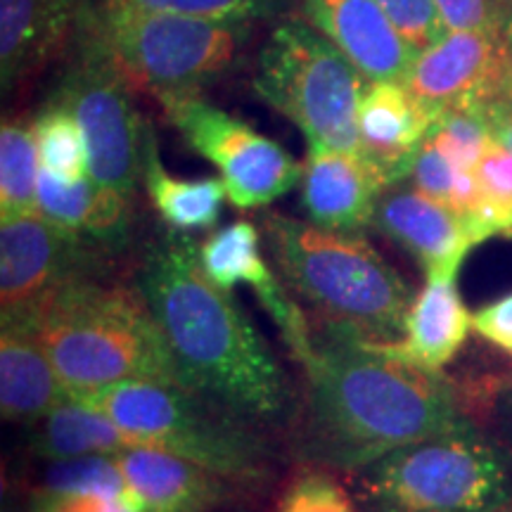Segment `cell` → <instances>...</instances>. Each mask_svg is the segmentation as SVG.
<instances>
[{
	"label": "cell",
	"mask_w": 512,
	"mask_h": 512,
	"mask_svg": "<svg viewBox=\"0 0 512 512\" xmlns=\"http://www.w3.org/2000/svg\"><path fill=\"white\" fill-rule=\"evenodd\" d=\"M200 261L211 283L230 292L235 285L245 283L275 320L285 344L297 361L309 354L313 330L302 306L294 304L283 280L268 266L261 249L259 228L252 221H233L200 242Z\"/></svg>",
	"instance_id": "cell-13"
},
{
	"label": "cell",
	"mask_w": 512,
	"mask_h": 512,
	"mask_svg": "<svg viewBox=\"0 0 512 512\" xmlns=\"http://www.w3.org/2000/svg\"><path fill=\"white\" fill-rule=\"evenodd\" d=\"M415 53L432 48L448 31L432 0H375Z\"/></svg>",
	"instance_id": "cell-30"
},
{
	"label": "cell",
	"mask_w": 512,
	"mask_h": 512,
	"mask_svg": "<svg viewBox=\"0 0 512 512\" xmlns=\"http://www.w3.org/2000/svg\"><path fill=\"white\" fill-rule=\"evenodd\" d=\"M292 0H93L98 8H131L169 15L221 19V22H259L283 15Z\"/></svg>",
	"instance_id": "cell-28"
},
{
	"label": "cell",
	"mask_w": 512,
	"mask_h": 512,
	"mask_svg": "<svg viewBox=\"0 0 512 512\" xmlns=\"http://www.w3.org/2000/svg\"><path fill=\"white\" fill-rule=\"evenodd\" d=\"M192 152L221 171L235 209H264L302 183V164L283 145L202 98L162 107Z\"/></svg>",
	"instance_id": "cell-10"
},
{
	"label": "cell",
	"mask_w": 512,
	"mask_h": 512,
	"mask_svg": "<svg viewBox=\"0 0 512 512\" xmlns=\"http://www.w3.org/2000/svg\"><path fill=\"white\" fill-rule=\"evenodd\" d=\"M472 330V313L458 292V278H427L406 318V335L396 344L373 347L382 354L441 373Z\"/></svg>",
	"instance_id": "cell-21"
},
{
	"label": "cell",
	"mask_w": 512,
	"mask_h": 512,
	"mask_svg": "<svg viewBox=\"0 0 512 512\" xmlns=\"http://www.w3.org/2000/svg\"><path fill=\"white\" fill-rule=\"evenodd\" d=\"M105 249L64 233L38 211L0 219V316L29 323L62 287L102 278Z\"/></svg>",
	"instance_id": "cell-11"
},
{
	"label": "cell",
	"mask_w": 512,
	"mask_h": 512,
	"mask_svg": "<svg viewBox=\"0 0 512 512\" xmlns=\"http://www.w3.org/2000/svg\"><path fill=\"white\" fill-rule=\"evenodd\" d=\"M31 446L38 456L55 463L83 456H119L136 444L105 413L67 394L31 425Z\"/></svg>",
	"instance_id": "cell-23"
},
{
	"label": "cell",
	"mask_w": 512,
	"mask_h": 512,
	"mask_svg": "<svg viewBox=\"0 0 512 512\" xmlns=\"http://www.w3.org/2000/svg\"><path fill=\"white\" fill-rule=\"evenodd\" d=\"M427 140L460 171H475L494 138L477 110H444Z\"/></svg>",
	"instance_id": "cell-29"
},
{
	"label": "cell",
	"mask_w": 512,
	"mask_h": 512,
	"mask_svg": "<svg viewBox=\"0 0 512 512\" xmlns=\"http://www.w3.org/2000/svg\"><path fill=\"white\" fill-rule=\"evenodd\" d=\"M439 114L422 105L406 83L370 81L358 112L361 157L394 188L411 174L413 159L437 124Z\"/></svg>",
	"instance_id": "cell-18"
},
{
	"label": "cell",
	"mask_w": 512,
	"mask_h": 512,
	"mask_svg": "<svg viewBox=\"0 0 512 512\" xmlns=\"http://www.w3.org/2000/svg\"><path fill=\"white\" fill-rule=\"evenodd\" d=\"M472 330L512 356V294L472 313Z\"/></svg>",
	"instance_id": "cell-34"
},
{
	"label": "cell",
	"mask_w": 512,
	"mask_h": 512,
	"mask_svg": "<svg viewBox=\"0 0 512 512\" xmlns=\"http://www.w3.org/2000/svg\"><path fill=\"white\" fill-rule=\"evenodd\" d=\"M302 207L311 223L342 233L373 226L384 188L361 155L339 152L323 143H306L302 162Z\"/></svg>",
	"instance_id": "cell-17"
},
{
	"label": "cell",
	"mask_w": 512,
	"mask_h": 512,
	"mask_svg": "<svg viewBox=\"0 0 512 512\" xmlns=\"http://www.w3.org/2000/svg\"><path fill=\"white\" fill-rule=\"evenodd\" d=\"M489 413L503 446L512 453V375L498 380L489 392Z\"/></svg>",
	"instance_id": "cell-36"
},
{
	"label": "cell",
	"mask_w": 512,
	"mask_h": 512,
	"mask_svg": "<svg viewBox=\"0 0 512 512\" xmlns=\"http://www.w3.org/2000/svg\"><path fill=\"white\" fill-rule=\"evenodd\" d=\"M143 185L164 226L185 235L214 228L221 219L223 202L228 200L221 178L190 181V178L171 176L159 159L155 131L147 136Z\"/></svg>",
	"instance_id": "cell-24"
},
{
	"label": "cell",
	"mask_w": 512,
	"mask_h": 512,
	"mask_svg": "<svg viewBox=\"0 0 512 512\" xmlns=\"http://www.w3.org/2000/svg\"><path fill=\"white\" fill-rule=\"evenodd\" d=\"M373 226L406 249L427 278H458L460 266L482 242L451 207L415 188L384 190Z\"/></svg>",
	"instance_id": "cell-14"
},
{
	"label": "cell",
	"mask_w": 512,
	"mask_h": 512,
	"mask_svg": "<svg viewBox=\"0 0 512 512\" xmlns=\"http://www.w3.org/2000/svg\"><path fill=\"white\" fill-rule=\"evenodd\" d=\"M261 230L280 280L323 332L368 347L401 342L415 294L363 233L320 228L278 211H266Z\"/></svg>",
	"instance_id": "cell-3"
},
{
	"label": "cell",
	"mask_w": 512,
	"mask_h": 512,
	"mask_svg": "<svg viewBox=\"0 0 512 512\" xmlns=\"http://www.w3.org/2000/svg\"><path fill=\"white\" fill-rule=\"evenodd\" d=\"M278 512H356L351 505L347 491L335 479L318 475L299 477L290 489L285 491Z\"/></svg>",
	"instance_id": "cell-31"
},
{
	"label": "cell",
	"mask_w": 512,
	"mask_h": 512,
	"mask_svg": "<svg viewBox=\"0 0 512 512\" xmlns=\"http://www.w3.org/2000/svg\"><path fill=\"white\" fill-rule=\"evenodd\" d=\"M406 88L432 112L482 110L512 91L503 31H448L415 57Z\"/></svg>",
	"instance_id": "cell-12"
},
{
	"label": "cell",
	"mask_w": 512,
	"mask_h": 512,
	"mask_svg": "<svg viewBox=\"0 0 512 512\" xmlns=\"http://www.w3.org/2000/svg\"><path fill=\"white\" fill-rule=\"evenodd\" d=\"M41 169L64 181H79L88 176L86 143L79 121L62 102L50 98L34 117Z\"/></svg>",
	"instance_id": "cell-26"
},
{
	"label": "cell",
	"mask_w": 512,
	"mask_h": 512,
	"mask_svg": "<svg viewBox=\"0 0 512 512\" xmlns=\"http://www.w3.org/2000/svg\"><path fill=\"white\" fill-rule=\"evenodd\" d=\"M498 512H512V503L508 505V508H503V510H498Z\"/></svg>",
	"instance_id": "cell-39"
},
{
	"label": "cell",
	"mask_w": 512,
	"mask_h": 512,
	"mask_svg": "<svg viewBox=\"0 0 512 512\" xmlns=\"http://www.w3.org/2000/svg\"><path fill=\"white\" fill-rule=\"evenodd\" d=\"M446 31H503L510 3L503 0H432Z\"/></svg>",
	"instance_id": "cell-33"
},
{
	"label": "cell",
	"mask_w": 512,
	"mask_h": 512,
	"mask_svg": "<svg viewBox=\"0 0 512 512\" xmlns=\"http://www.w3.org/2000/svg\"><path fill=\"white\" fill-rule=\"evenodd\" d=\"M67 55V72L62 74L53 98L79 121L86 143L88 178L100 188L117 190L128 200H136L152 126L133 105L131 83L102 38L91 5Z\"/></svg>",
	"instance_id": "cell-9"
},
{
	"label": "cell",
	"mask_w": 512,
	"mask_h": 512,
	"mask_svg": "<svg viewBox=\"0 0 512 512\" xmlns=\"http://www.w3.org/2000/svg\"><path fill=\"white\" fill-rule=\"evenodd\" d=\"M361 486L373 512H498L512 503L508 460L472 420L377 460Z\"/></svg>",
	"instance_id": "cell-5"
},
{
	"label": "cell",
	"mask_w": 512,
	"mask_h": 512,
	"mask_svg": "<svg viewBox=\"0 0 512 512\" xmlns=\"http://www.w3.org/2000/svg\"><path fill=\"white\" fill-rule=\"evenodd\" d=\"M458 176L460 169L448 162L430 140H425L413 159L411 174H408L406 181H411V188L422 192V195L451 207L453 197H456Z\"/></svg>",
	"instance_id": "cell-32"
},
{
	"label": "cell",
	"mask_w": 512,
	"mask_h": 512,
	"mask_svg": "<svg viewBox=\"0 0 512 512\" xmlns=\"http://www.w3.org/2000/svg\"><path fill=\"white\" fill-rule=\"evenodd\" d=\"M503 38H505V48H508L510 67H512V3H510L508 15H505V22H503Z\"/></svg>",
	"instance_id": "cell-38"
},
{
	"label": "cell",
	"mask_w": 512,
	"mask_h": 512,
	"mask_svg": "<svg viewBox=\"0 0 512 512\" xmlns=\"http://www.w3.org/2000/svg\"><path fill=\"white\" fill-rule=\"evenodd\" d=\"M29 325L69 394L138 380L181 384L162 328L138 287L76 280L50 297Z\"/></svg>",
	"instance_id": "cell-4"
},
{
	"label": "cell",
	"mask_w": 512,
	"mask_h": 512,
	"mask_svg": "<svg viewBox=\"0 0 512 512\" xmlns=\"http://www.w3.org/2000/svg\"><path fill=\"white\" fill-rule=\"evenodd\" d=\"M64 494H98L131 501L126 479L114 456H83L50 463L43 472L41 496Z\"/></svg>",
	"instance_id": "cell-27"
},
{
	"label": "cell",
	"mask_w": 512,
	"mask_h": 512,
	"mask_svg": "<svg viewBox=\"0 0 512 512\" xmlns=\"http://www.w3.org/2000/svg\"><path fill=\"white\" fill-rule=\"evenodd\" d=\"M34 325L3 323L0 332V411L8 422L36 425L67 396Z\"/></svg>",
	"instance_id": "cell-22"
},
{
	"label": "cell",
	"mask_w": 512,
	"mask_h": 512,
	"mask_svg": "<svg viewBox=\"0 0 512 512\" xmlns=\"http://www.w3.org/2000/svg\"><path fill=\"white\" fill-rule=\"evenodd\" d=\"M38 157L34 119L5 117L0 126V219L38 211Z\"/></svg>",
	"instance_id": "cell-25"
},
{
	"label": "cell",
	"mask_w": 512,
	"mask_h": 512,
	"mask_svg": "<svg viewBox=\"0 0 512 512\" xmlns=\"http://www.w3.org/2000/svg\"><path fill=\"white\" fill-rule=\"evenodd\" d=\"M133 200L117 190L100 188L91 178L64 181L41 169L38 214L64 233L112 252L126 245L131 233Z\"/></svg>",
	"instance_id": "cell-20"
},
{
	"label": "cell",
	"mask_w": 512,
	"mask_h": 512,
	"mask_svg": "<svg viewBox=\"0 0 512 512\" xmlns=\"http://www.w3.org/2000/svg\"><path fill=\"white\" fill-rule=\"evenodd\" d=\"M138 290L174 356L181 387L242 422H278L287 377L230 292L211 283L200 242L166 230L147 247Z\"/></svg>",
	"instance_id": "cell-1"
},
{
	"label": "cell",
	"mask_w": 512,
	"mask_h": 512,
	"mask_svg": "<svg viewBox=\"0 0 512 512\" xmlns=\"http://www.w3.org/2000/svg\"><path fill=\"white\" fill-rule=\"evenodd\" d=\"M114 458L140 512H204L228 494V479L159 448L133 446Z\"/></svg>",
	"instance_id": "cell-19"
},
{
	"label": "cell",
	"mask_w": 512,
	"mask_h": 512,
	"mask_svg": "<svg viewBox=\"0 0 512 512\" xmlns=\"http://www.w3.org/2000/svg\"><path fill=\"white\" fill-rule=\"evenodd\" d=\"M105 413L136 446H150L233 482L266 475L264 444L247 422L230 418L181 384L138 380L72 394Z\"/></svg>",
	"instance_id": "cell-6"
},
{
	"label": "cell",
	"mask_w": 512,
	"mask_h": 512,
	"mask_svg": "<svg viewBox=\"0 0 512 512\" xmlns=\"http://www.w3.org/2000/svg\"><path fill=\"white\" fill-rule=\"evenodd\" d=\"M304 22L323 34L368 81H406L418 53L375 0H297Z\"/></svg>",
	"instance_id": "cell-16"
},
{
	"label": "cell",
	"mask_w": 512,
	"mask_h": 512,
	"mask_svg": "<svg viewBox=\"0 0 512 512\" xmlns=\"http://www.w3.org/2000/svg\"><path fill=\"white\" fill-rule=\"evenodd\" d=\"M93 17L133 91L159 102L200 98L204 88L233 67L252 36L249 22H221L147 12L98 8Z\"/></svg>",
	"instance_id": "cell-7"
},
{
	"label": "cell",
	"mask_w": 512,
	"mask_h": 512,
	"mask_svg": "<svg viewBox=\"0 0 512 512\" xmlns=\"http://www.w3.org/2000/svg\"><path fill=\"white\" fill-rule=\"evenodd\" d=\"M309 382L306 453L339 470H366L389 453L470 418L441 373L323 332L302 361Z\"/></svg>",
	"instance_id": "cell-2"
},
{
	"label": "cell",
	"mask_w": 512,
	"mask_h": 512,
	"mask_svg": "<svg viewBox=\"0 0 512 512\" xmlns=\"http://www.w3.org/2000/svg\"><path fill=\"white\" fill-rule=\"evenodd\" d=\"M34 512H140L133 501H117L98 494L38 496Z\"/></svg>",
	"instance_id": "cell-35"
},
{
	"label": "cell",
	"mask_w": 512,
	"mask_h": 512,
	"mask_svg": "<svg viewBox=\"0 0 512 512\" xmlns=\"http://www.w3.org/2000/svg\"><path fill=\"white\" fill-rule=\"evenodd\" d=\"M477 112L482 114L486 126H489L491 138L512 152V91L496 98L494 102H489V105H484Z\"/></svg>",
	"instance_id": "cell-37"
},
{
	"label": "cell",
	"mask_w": 512,
	"mask_h": 512,
	"mask_svg": "<svg viewBox=\"0 0 512 512\" xmlns=\"http://www.w3.org/2000/svg\"><path fill=\"white\" fill-rule=\"evenodd\" d=\"M91 0H0V79L15 95L72 48Z\"/></svg>",
	"instance_id": "cell-15"
},
{
	"label": "cell",
	"mask_w": 512,
	"mask_h": 512,
	"mask_svg": "<svg viewBox=\"0 0 512 512\" xmlns=\"http://www.w3.org/2000/svg\"><path fill=\"white\" fill-rule=\"evenodd\" d=\"M368 83L309 22L285 19L261 48L254 93L290 119L306 143L361 155L358 112Z\"/></svg>",
	"instance_id": "cell-8"
}]
</instances>
